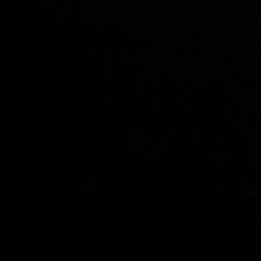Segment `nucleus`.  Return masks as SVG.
I'll list each match as a JSON object with an SVG mask.
<instances>
[]
</instances>
